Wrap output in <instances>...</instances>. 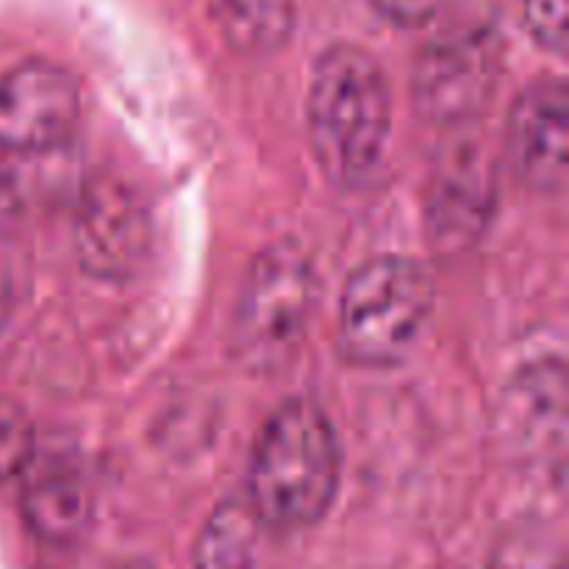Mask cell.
Returning a JSON list of instances; mask_svg holds the SVG:
<instances>
[{"label":"cell","mask_w":569,"mask_h":569,"mask_svg":"<svg viewBox=\"0 0 569 569\" xmlns=\"http://www.w3.org/2000/svg\"><path fill=\"white\" fill-rule=\"evenodd\" d=\"M211 20L228 48L248 59H267L289 42L298 0H209Z\"/></svg>","instance_id":"obj_12"},{"label":"cell","mask_w":569,"mask_h":569,"mask_svg":"<svg viewBox=\"0 0 569 569\" xmlns=\"http://www.w3.org/2000/svg\"><path fill=\"white\" fill-rule=\"evenodd\" d=\"M22 517L39 542L50 548H76L94 520V498L87 478L70 467L37 472L22 492Z\"/></svg>","instance_id":"obj_11"},{"label":"cell","mask_w":569,"mask_h":569,"mask_svg":"<svg viewBox=\"0 0 569 569\" xmlns=\"http://www.w3.org/2000/svg\"><path fill=\"white\" fill-rule=\"evenodd\" d=\"M506 450L522 461H556L565 470L567 372L561 361H539L506 389L498 411Z\"/></svg>","instance_id":"obj_10"},{"label":"cell","mask_w":569,"mask_h":569,"mask_svg":"<svg viewBox=\"0 0 569 569\" xmlns=\"http://www.w3.org/2000/svg\"><path fill=\"white\" fill-rule=\"evenodd\" d=\"M311 153L337 187L367 181L389 139V87L381 67L356 44L320 56L309 89Z\"/></svg>","instance_id":"obj_2"},{"label":"cell","mask_w":569,"mask_h":569,"mask_svg":"<svg viewBox=\"0 0 569 569\" xmlns=\"http://www.w3.org/2000/svg\"><path fill=\"white\" fill-rule=\"evenodd\" d=\"M3 315H6V300H3V289H0V322H3Z\"/></svg>","instance_id":"obj_17"},{"label":"cell","mask_w":569,"mask_h":569,"mask_svg":"<svg viewBox=\"0 0 569 569\" xmlns=\"http://www.w3.org/2000/svg\"><path fill=\"white\" fill-rule=\"evenodd\" d=\"M506 153L526 187L548 194L567 187L569 98L561 78H537L517 94L506 128Z\"/></svg>","instance_id":"obj_9"},{"label":"cell","mask_w":569,"mask_h":569,"mask_svg":"<svg viewBox=\"0 0 569 569\" xmlns=\"http://www.w3.org/2000/svg\"><path fill=\"white\" fill-rule=\"evenodd\" d=\"M433 309L426 267L406 256H378L348 278L339 303V350L353 365L403 359Z\"/></svg>","instance_id":"obj_4"},{"label":"cell","mask_w":569,"mask_h":569,"mask_svg":"<svg viewBox=\"0 0 569 569\" xmlns=\"http://www.w3.org/2000/svg\"><path fill=\"white\" fill-rule=\"evenodd\" d=\"M383 20L400 28H420L437 14L439 0H372Z\"/></svg>","instance_id":"obj_16"},{"label":"cell","mask_w":569,"mask_h":569,"mask_svg":"<svg viewBox=\"0 0 569 569\" xmlns=\"http://www.w3.org/2000/svg\"><path fill=\"white\" fill-rule=\"evenodd\" d=\"M76 248L92 276L103 281L131 278L150 248V214L142 198L117 178H94L78 206Z\"/></svg>","instance_id":"obj_8"},{"label":"cell","mask_w":569,"mask_h":569,"mask_svg":"<svg viewBox=\"0 0 569 569\" xmlns=\"http://www.w3.org/2000/svg\"><path fill=\"white\" fill-rule=\"evenodd\" d=\"M339 472L342 456L326 411L311 400H289L270 417L253 448L248 503L270 528H311L331 509Z\"/></svg>","instance_id":"obj_1"},{"label":"cell","mask_w":569,"mask_h":569,"mask_svg":"<svg viewBox=\"0 0 569 569\" xmlns=\"http://www.w3.org/2000/svg\"><path fill=\"white\" fill-rule=\"evenodd\" d=\"M320 283L295 244H272L256 256L233 309V353L259 376L287 370L309 337Z\"/></svg>","instance_id":"obj_3"},{"label":"cell","mask_w":569,"mask_h":569,"mask_svg":"<svg viewBox=\"0 0 569 569\" xmlns=\"http://www.w3.org/2000/svg\"><path fill=\"white\" fill-rule=\"evenodd\" d=\"M259 517L244 506H222L200 537L194 561L206 567H239L250 561L253 526Z\"/></svg>","instance_id":"obj_13"},{"label":"cell","mask_w":569,"mask_h":569,"mask_svg":"<svg viewBox=\"0 0 569 569\" xmlns=\"http://www.w3.org/2000/svg\"><path fill=\"white\" fill-rule=\"evenodd\" d=\"M500 78L495 33L450 31L420 53L411 78V103L431 126H467L492 103Z\"/></svg>","instance_id":"obj_5"},{"label":"cell","mask_w":569,"mask_h":569,"mask_svg":"<svg viewBox=\"0 0 569 569\" xmlns=\"http://www.w3.org/2000/svg\"><path fill=\"white\" fill-rule=\"evenodd\" d=\"M522 11L531 37L550 53L565 56L569 0H522Z\"/></svg>","instance_id":"obj_15"},{"label":"cell","mask_w":569,"mask_h":569,"mask_svg":"<svg viewBox=\"0 0 569 569\" xmlns=\"http://www.w3.org/2000/svg\"><path fill=\"white\" fill-rule=\"evenodd\" d=\"M33 461V426L26 411L0 398V481L22 476Z\"/></svg>","instance_id":"obj_14"},{"label":"cell","mask_w":569,"mask_h":569,"mask_svg":"<svg viewBox=\"0 0 569 569\" xmlns=\"http://www.w3.org/2000/svg\"><path fill=\"white\" fill-rule=\"evenodd\" d=\"M498 181L483 144L459 142L437 161L428 187V239L439 256L465 253L492 220Z\"/></svg>","instance_id":"obj_7"},{"label":"cell","mask_w":569,"mask_h":569,"mask_svg":"<svg viewBox=\"0 0 569 569\" xmlns=\"http://www.w3.org/2000/svg\"><path fill=\"white\" fill-rule=\"evenodd\" d=\"M81 92L64 67L26 61L0 76V148L44 153L76 131Z\"/></svg>","instance_id":"obj_6"}]
</instances>
